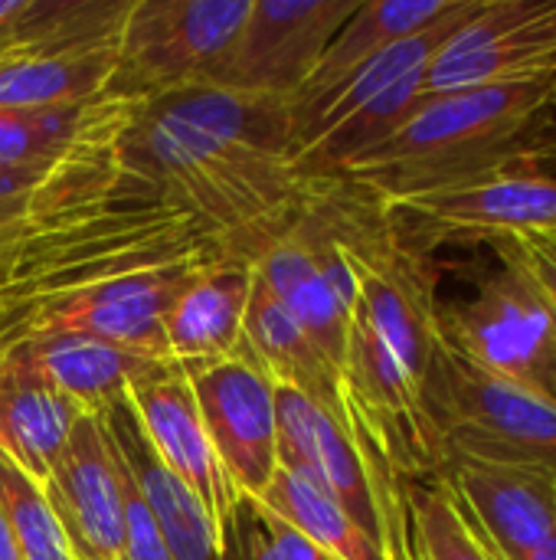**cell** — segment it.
<instances>
[{
  "label": "cell",
  "instance_id": "4dcf8cb0",
  "mask_svg": "<svg viewBox=\"0 0 556 560\" xmlns=\"http://www.w3.org/2000/svg\"><path fill=\"white\" fill-rule=\"evenodd\" d=\"M256 512V522H259V528L265 532V538H269V545H272V551H275V558L279 560H324L321 558V551L301 535V532H295L292 525H285L282 518H275L272 512H262V509H252Z\"/></svg>",
  "mask_w": 556,
  "mask_h": 560
},
{
  "label": "cell",
  "instance_id": "4fadbf2b",
  "mask_svg": "<svg viewBox=\"0 0 556 560\" xmlns=\"http://www.w3.org/2000/svg\"><path fill=\"white\" fill-rule=\"evenodd\" d=\"M43 495L72 560H125V499L115 450L98 417H82Z\"/></svg>",
  "mask_w": 556,
  "mask_h": 560
},
{
  "label": "cell",
  "instance_id": "d4e9b609",
  "mask_svg": "<svg viewBox=\"0 0 556 560\" xmlns=\"http://www.w3.org/2000/svg\"><path fill=\"white\" fill-rule=\"evenodd\" d=\"M246 505L272 512L285 525L301 532L324 560H387L383 548L344 512V505L331 492L292 469L279 466L269 489Z\"/></svg>",
  "mask_w": 556,
  "mask_h": 560
},
{
  "label": "cell",
  "instance_id": "52a82bcc",
  "mask_svg": "<svg viewBox=\"0 0 556 560\" xmlns=\"http://www.w3.org/2000/svg\"><path fill=\"white\" fill-rule=\"evenodd\" d=\"M341 381L357 440L374 446L403 486L442 476V440L426 413L419 387L357 308L351 315Z\"/></svg>",
  "mask_w": 556,
  "mask_h": 560
},
{
  "label": "cell",
  "instance_id": "7a4b0ae2",
  "mask_svg": "<svg viewBox=\"0 0 556 560\" xmlns=\"http://www.w3.org/2000/svg\"><path fill=\"white\" fill-rule=\"evenodd\" d=\"M125 158L249 262L288 233L308 190L292 161L288 105L216 85L138 102Z\"/></svg>",
  "mask_w": 556,
  "mask_h": 560
},
{
  "label": "cell",
  "instance_id": "9c48e42d",
  "mask_svg": "<svg viewBox=\"0 0 556 560\" xmlns=\"http://www.w3.org/2000/svg\"><path fill=\"white\" fill-rule=\"evenodd\" d=\"M360 0H252L206 85L288 102Z\"/></svg>",
  "mask_w": 556,
  "mask_h": 560
},
{
  "label": "cell",
  "instance_id": "7402d4cb",
  "mask_svg": "<svg viewBox=\"0 0 556 560\" xmlns=\"http://www.w3.org/2000/svg\"><path fill=\"white\" fill-rule=\"evenodd\" d=\"M16 354L29 361L85 417H102L108 407L125 400L131 381L157 364L154 358H144L131 348L75 331L43 335L23 345Z\"/></svg>",
  "mask_w": 556,
  "mask_h": 560
},
{
  "label": "cell",
  "instance_id": "ac0fdd59",
  "mask_svg": "<svg viewBox=\"0 0 556 560\" xmlns=\"http://www.w3.org/2000/svg\"><path fill=\"white\" fill-rule=\"evenodd\" d=\"M252 289V262L220 256L190 272L164 318L167 358L180 368L236 358Z\"/></svg>",
  "mask_w": 556,
  "mask_h": 560
},
{
  "label": "cell",
  "instance_id": "ffe728a7",
  "mask_svg": "<svg viewBox=\"0 0 556 560\" xmlns=\"http://www.w3.org/2000/svg\"><path fill=\"white\" fill-rule=\"evenodd\" d=\"M242 345L256 358V364L272 377L275 387H288L308 397L341 427L354 430L341 371L285 315L272 289L256 272V266H252V289H249V302L242 315Z\"/></svg>",
  "mask_w": 556,
  "mask_h": 560
},
{
  "label": "cell",
  "instance_id": "f1b7e54d",
  "mask_svg": "<svg viewBox=\"0 0 556 560\" xmlns=\"http://www.w3.org/2000/svg\"><path fill=\"white\" fill-rule=\"evenodd\" d=\"M82 161H95V158H82ZM82 161L46 167V171H39V167H0V220H10V217L23 213L29 203H36L43 194H49Z\"/></svg>",
  "mask_w": 556,
  "mask_h": 560
},
{
  "label": "cell",
  "instance_id": "7c38bea8",
  "mask_svg": "<svg viewBox=\"0 0 556 560\" xmlns=\"http://www.w3.org/2000/svg\"><path fill=\"white\" fill-rule=\"evenodd\" d=\"M128 404L154 453L180 482L193 489V495L210 512L220 538L233 548V538H239V509L246 502L213 453L184 368L174 361L151 364L141 377L131 381Z\"/></svg>",
  "mask_w": 556,
  "mask_h": 560
},
{
  "label": "cell",
  "instance_id": "5b68a950",
  "mask_svg": "<svg viewBox=\"0 0 556 560\" xmlns=\"http://www.w3.org/2000/svg\"><path fill=\"white\" fill-rule=\"evenodd\" d=\"M472 272V295L439 302V335L472 364L556 400V308L505 249Z\"/></svg>",
  "mask_w": 556,
  "mask_h": 560
},
{
  "label": "cell",
  "instance_id": "2e32d148",
  "mask_svg": "<svg viewBox=\"0 0 556 560\" xmlns=\"http://www.w3.org/2000/svg\"><path fill=\"white\" fill-rule=\"evenodd\" d=\"M210 259H220V256L108 279V282L75 295L62 308L56 331L92 335V338L131 348L144 358L170 361L167 345H164V318H167L177 292L190 279V272Z\"/></svg>",
  "mask_w": 556,
  "mask_h": 560
},
{
  "label": "cell",
  "instance_id": "836d02e7",
  "mask_svg": "<svg viewBox=\"0 0 556 560\" xmlns=\"http://www.w3.org/2000/svg\"><path fill=\"white\" fill-rule=\"evenodd\" d=\"M554 105H556V75H554Z\"/></svg>",
  "mask_w": 556,
  "mask_h": 560
},
{
  "label": "cell",
  "instance_id": "cb8c5ba5",
  "mask_svg": "<svg viewBox=\"0 0 556 560\" xmlns=\"http://www.w3.org/2000/svg\"><path fill=\"white\" fill-rule=\"evenodd\" d=\"M262 282L272 289L285 315L301 328V335L341 371L344 354H347V331H351V315L311 262L308 249L298 243V236L282 233L272 240L259 259L252 262Z\"/></svg>",
  "mask_w": 556,
  "mask_h": 560
},
{
  "label": "cell",
  "instance_id": "277c9868",
  "mask_svg": "<svg viewBox=\"0 0 556 560\" xmlns=\"http://www.w3.org/2000/svg\"><path fill=\"white\" fill-rule=\"evenodd\" d=\"M423 404L446 456L534 469L556 479V400L498 377L446 341L439 345Z\"/></svg>",
  "mask_w": 556,
  "mask_h": 560
},
{
  "label": "cell",
  "instance_id": "d6986e66",
  "mask_svg": "<svg viewBox=\"0 0 556 560\" xmlns=\"http://www.w3.org/2000/svg\"><path fill=\"white\" fill-rule=\"evenodd\" d=\"M469 0H360L354 16L334 33L318 66L305 79V85L285 102L288 118L305 115L334 89H341L357 69L387 52L390 46L426 33L429 26L456 16Z\"/></svg>",
  "mask_w": 556,
  "mask_h": 560
},
{
  "label": "cell",
  "instance_id": "5bb4252c",
  "mask_svg": "<svg viewBox=\"0 0 556 560\" xmlns=\"http://www.w3.org/2000/svg\"><path fill=\"white\" fill-rule=\"evenodd\" d=\"M439 479L501 560H528L556 532L554 476L446 456Z\"/></svg>",
  "mask_w": 556,
  "mask_h": 560
},
{
  "label": "cell",
  "instance_id": "603a6c76",
  "mask_svg": "<svg viewBox=\"0 0 556 560\" xmlns=\"http://www.w3.org/2000/svg\"><path fill=\"white\" fill-rule=\"evenodd\" d=\"M131 0H0V62L118 43Z\"/></svg>",
  "mask_w": 556,
  "mask_h": 560
},
{
  "label": "cell",
  "instance_id": "484cf974",
  "mask_svg": "<svg viewBox=\"0 0 556 560\" xmlns=\"http://www.w3.org/2000/svg\"><path fill=\"white\" fill-rule=\"evenodd\" d=\"M115 46H95L69 56H43L0 62V112H36V108H62L105 95Z\"/></svg>",
  "mask_w": 556,
  "mask_h": 560
},
{
  "label": "cell",
  "instance_id": "6da1fadb",
  "mask_svg": "<svg viewBox=\"0 0 556 560\" xmlns=\"http://www.w3.org/2000/svg\"><path fill=\"white\" fill-rule=\"evenodd\" d=\"M236 256L177 197L128 158L75 164L23 213L0 220V368L23 345L52 335L62 308L128 272Z\"/></svg>",
  "mask_w": 556,
  "mask_h": 560
},
{
  "label": "cell",
  "instance_id": "44dd1931",
  "mask_svg": "<svg viewBox=\"0 0 556 560\" xmlns=\"http://www.w3.org/2000/svg\"><path fill=\"white\" fill-rule=\"evenodd\" d=\"M85 413L16 351L0 368V456L33 486H46L72 427Z\"/></svg>",
  "mask_w": 556,
  "mask_h": 560
},
{
  "label": "cell",
  "instance_id": "8fae6325",
  "mask_svg": "<svg viewBox=\"0 0 556 560\" xmlns=\"http://www.w3.org/2000/svg\"><path fill=\"white\" fill-rule=\"evenodd\" d=\"M184 374L193 387L200 420L223 472L242 502L259 499L279 469L272 377L256 364L246 345L236 358L187 364Z\"/></svg>",
  "mask_w": 556,
  "mask_h": 560
},
{
  "label": "cell",
  "instance_id": "f546056e",
  "mask_svg": "<svg viewBox=\"0 0 556 560\" xmlns=\"http://www.w3.org/2000/svg\"><path fill=\"white\" fill-rule=\"evenodd\" d=\"M488 249L511 253L534 276V282L544 289V295L551 299V305L556 308V233L505 236V240H492Z\"/></svg>",
  "mask_w": 556,
  "mask_h": 560
},
{
  "label": "cell",
  "instance_id": "ba28073f",
  "mask_svg": "<svg viewBox=\"0 0 556 560\" xmlns=\"http://www.w3.org/2000/svg\"><path fill=\"white\" fill-rule=\"evenodd\" d=\"M556 75V0H482L433 52L423 98Z\"/></svg>",
  "mask_w": 556,
  "mask_h": 560
},
{
  "label": "cell",
  "instance_id": "9a60e30c",
  "mask_svg": "<svg viewBox=\"0 0 556 560\" xmlns=\"http://www.w3.org/2000/svg\"><path fill=\"white\" fill-rule=\"evenodd\" d=\"M98 420L118 463L125 466L147 512L154 515L174 560H229L233 548L220 538L210 512L193 495V489L180 482L170 466L154 453L128 397L108 407Z\"/></svg>",
  "mask_w": 556,
  "mask_h": 560
},
{
  "label": "cell",
  "instance_id": "4316f807",
  "mask_svg": "<svg viewBox=\"0 0 556 560\" xmlns=\"http://www.w3.org/2000/svg\"><path fill=\"white\" fill-rule=\"evenodd\" d=\"M406 515L413 560H501L465 515L446 479L410 482Z\"/></svg>",
  "mask_w": 556,
  "mask_h": 560
},
{
  "label": "cell",
  "instance_id": "d6a6232c",
  "mask_svg": "<svg viewBox=\"0 0 556 560\" xmlns=\"http://www.w3.org/2000/svg\"><path fill=\"white\" fill-rule=\"evenodd\" d=\"M0 560H20V551H16V541H13V532L0 512Z\"/></svg>",
  "mask_w": 556,
  "mask_h": 560
},
{
  "label": "cell",
  "instance_id": "e0dca14e",
  "mask_svg": "<svg viewBox=\"0 0 556 560\" xmlns=\"http://www.w3.org/2000/svg\"><path fill=\"white\" fill-rule=\"evenodd\" d=\"M138 102L98 95L92 102L0 112V167H59L82 158L115 154L134 125Z\"/></svg>",
  "mask_w": 556,
  "mask_h": 560
},
{
  "label": "cell",
  "instance_id": "8992f818",
  "mask_svg": "<svg viewBox=\"0 0 556 560\" xmlns=\"http://www.w3.org/2000/svg\"><path fill=\"white\" fill-rule=\"evenodd\" d=\"M249 7L252 0H131L105 95L147 102L206 85L242 30Z\"/></svg>",
  "mask_w": 556,
  "mask_h": 560
},
{
  "label": "cell",
  "instance_id": "83f0119b",
  "mask_svg": "<svg viewBox=\"0 0 556 560\" xmlns=\"http://www.w3.org/2000/svg\"><path fill=\"white\" fill-rule=\"evenodd\" d=\"M0 512L13 532L20 560H72L62 528L43 495L13 463L0 456Z\"/></svg>",
  "mask_w": 556,
  "mask_h": 560
},
{
  "label": "cell",
  "instance_id": "30bf717a",
  "mask_svg": "<svg viewBox=\"0 0 556 560\" xmlns=\"http://www.w3.org/2000/svg\"><path fill=\"white\" fill-rule=\"evenodd\" d=\"M393 226L419 256L442 246H488L505 236L556 233V174L501 177L469 190L387 203Z\"/></svg>",
  "mask_w": 556,
  "mask_h": 560
},
{
  "label": "cell",
  "instance_id": "3957f363",
  "mask_svg": "<svg viewBox=\"0 0 556 560\" xmlns=\"http://www.w3.org/2000/svg\"><path fill=\"white\" fill-rule=\"evenodd\" d=\"M524 174H556L554 75L429 95L341 177L393 203Z\"/></svg>",
  "mask_w": 556,
  "mask_h": 560
},
{
  "label": "cell",
  "instance_id": "1f68e13d",
  "mask_svg": "<svg viewBox=\"0 0 556 560\" xmlns=\"http://www.w3.org/2000/svg\"><path fill=\"white\" fill-rule=\"evenodd\" d=\"M239 560H279L275 558V551H272V545H269V538H265V532L259 528V522L249 525V528L242 532Z\"/></svg>",
  "mask_w": 556,
  "mask_h": 560
}]
</instances>
